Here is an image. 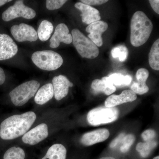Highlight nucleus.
Listing matches in <instances>:
<instances>
[{
  "mask_svg": "<svg viewBox=\"0 0 159 159\" xmlns=\"http://www.w3.org/2000/svg\"><path fill=\"white\" fill-rule=\"evenodd\" d=\"M36 119V114L33 111L13 115L7 118L0 125V138L3 140H10L24 135Z\"/></svg>",
  "mask_w": 159,
  "mask_h": 159,
  "instance_id": "1",
  "label": "nucleus"
},
{
  "mask_svg": "<svg viewBox=\"0 0 159 159\" xmlns=\"http://www.w3.org/2000/svg\"><path fill=\"white\" fill-rule=\"evenodd\" d=\"M153 29L151 20L144 12L137 11L134 13L130 22V42L135 47L145 44L150 37Z\"/></svg>",
  "mask_w": 159,
  "mask_h": 159,
  "instance_id": "2",
  "label": "nucleus"
},
{
  "mask_svg": "<svg viewBox=\"0 0 159 159\" xmlns=\"http://www.w3.org/2000/svg\"><path fill=\"white\" fill-rule=\"evenodd\" d=\"M31 59L39 68L47 71L57 70L63 62L61 56L52 51H36L32 54Z\"/></svg>",
  "mask_w": 159,
  "mask_h": 159,
  "instance_id": "3",
  "label": "nucleus"
},
{
  "mask_svg": "<svg viewBox=\"0 0 159 159\" xmlns=\"http://www.w3.org/2000/svg\"><path fill=\"white\" fill-rule=\"evenodd\" d=\"M40 87V83L32 80L22 84L9 93L11 102L16 106L25 105L32 98Z\"/></svg>",
  "mask_w": 159,
  "mask_h": 159,
  "instance_id": "4",
  "label": "nucleus"
},
{
  "mask_svg": "<svg viewBox=\"0 0 159 159\" xmlns=\"http://www.w3.org/2000/svg\"><path fill=\"white\" fill-rule=\"evenodd\" d=\"M71 35L73 44L81 57L94 59L98 56L99 50L98 47L80 30L73 29Z\"/></svg>",
  "mask_w": 159,
  "mask_h": 159,
  "instance_id": "5",
  "label": "nucleus"
},
{
  "mask_svg": "<svg viewBox=\"0 0 159 159\" xmlns=\"http://www.w3.org/2000/svg\"><path fill=\"white\" fill-rule=\"evenodd\" d=\"M119 110L116 107H99L90 111L87 115V120L90 125L97 126L107 124L118 119Z\"/></svg>",
  "mask_w": 159,
  "mask_h": 159,
  "instance_id": "6",
  "label": "nucleus"
},
{
  "mask_svg": "<svg viewBox=\"0 0 159 159\" xmlns=\"http://www.w3.org/2000/svg\"><path fill=\"white\" fill-rule=\"evenodd\" d=\"M36 12L31 8L24 5L23 1H17L13 6H10L2 15V18L6 22L18 17H23L27 19L34 18Z\"/></svg>",
  "mask_w": 159,
  "mask_h": 159,
  "instance_id": "7",
  "label": "nucleus"
},
{
  "mask_svg": "<svg viewBox=\"0 0 159 159\" xmlns=\"http://www.w3.org/2000/svg\"><path fill=\"white\" fill-rule=\"evenodd\" d=\"M10 31L15 39L19 42L27 41L34 42L38 38L37 32L34 28L24 23L19 25L12 26Z\"/></svg>",
  "mask_w": 159,
  "mask_h": 159,
  "instance_id": "8",
  "label": "nucleus"
},
{
  "mask_svg": "<svg viewBox=\"0 0 159 159\" xmlns=\"http://www.w3.org/2000/svg\"><path fill=\"white\" fill-rule=\"evenodd\" d=\"M48 136V129L46 123H41L27 132L23 135L22 140L24 143L33 145L43 141Z\"/></svg>",
  "mask_w": 159,
  "mask_h": 159,
  "instance_id": "9",
  "label": "nucleus"
},
{
  "mask_svg": "<svg viewBox=\"0 0 159 159\" xmlns=\"http://www.w3.org/2000/svg\"><path fill=\"white\" fill-rule=\"evenodd\" d=\"M17 45L8 34H0V60L10 59L17 54Z\"/></svg>",
  "mask_w": 159,
  "mask_h": 159,
  "instance_id": "10",
  "label": "nucleus"
},
{
  "mask_svg": "<svg viewBox=\"0 0 159 159\" xmlns=\"http://www.w3.org/2000/svg\"><path fill=\"white\" fill-rule=\"evenodd\" d=\"M108 29L107 23L99 20L89 25L86 31L89 33L88 35L89 38L97 47H101L103 44L102 34Z\"/></svg>",
  "mask_w": 159,
  "mask_h": 159,
  "instance_id": "11",
  "label": "nucleus"
},
{
  "mask_svg": "<svg viewBox=\"0 0 159 159\" xmlns=\"http://www.w3.org/2000/svg\"><path fill=\"white\" fill-rule=\"evenodd\" d=\"M72 36L69 33V29L65 24H60L56 27L54 34L50 40V47L56 48L59 47L60 43L70 44L72 42Z\"/></svg>",
  "mask_w": 159,
  "mask_h": 159,
  "instance_id": "12",
  "label": "nucleus"
},
{
  "mask_svg": "<svg viewBox=\"0 0 159 159\" xmlns=\"http://www.w3.org/2000/svg\"><path fill=\"white\" fill-rule=\"evenodd\" d=\"M52 85L55 99L59 101L68 95L69 88L73 87V84L66 76L59 75L53 78Z\"/></svg>",
  "mask_w": 159,
  "mask_h": 159,
  "instance_id": "13",
  "label": "nucleus"
},
{
  "mask_svg": "<svg viewBox=\"0 0 159 159\" xmlns=\"http://www.w3.org/2000/svg\"><path fill=\"white\" fill-rule=\"evenodd\" d=\"M110 136L107 129H99L84 134L80 139V142L85 146H91L97 143L104 142Z\"/></svg>",
  "mask_w": 159,
  "mask_h": 159,
  "instance_id": "14",
  "label": "nucleus"
},
{
  "mask_svg": "<svg viewBox=\"0 0 159 159\" xmlns=\"http://www.w3.org/2000/svg\"><path fill=\"white\" fill-rule=\"evenodd\" d=\"M137 98L136 94L133 91L131 90H125L120 95H112L109 97L105 100L104 105L106 107H114L126 102H133Z\"/></svg>",
  "mask_w": 159,
  "mask_h": 159,
  "instance_id": "15",
  "label": "nucleus"
},
{
  "mask_svg": "<svg viewBox=\"0 0 159 159\" xmlns=\"http://www.w3.org/2000/svg\"><path fill=\"white\" fill-rule=\"evenodd\" d=\"M75 7L81 11L80 16L83 23L89 25L101 19L99 11L92 6L79 2L75 4Z\"/></svg>",
  "mask_w": 159,
  "mask_h": 159,
  "instance_id": "16",
  "label": "nucleus"
},
{
  "mask_svg": "<svg viewBox=\"0 0 159 159\" xmlns=\"http://www.w3.org/2000/svg\"><path fill=\"white\" fill-rule=\"evenodd\" d=\"M91 87L94 93L102 92L106 95L112 94L116 90L109 77H103L101 80H95L92 82Z\"/></svg>",
  "mask_w": 159,
  "mask_h": 159,
  "instance_id": "17",
  "label": "nucleus"
},
{
  "mask_svg": "<svg viewBox=\"0 0 159 159\" xmlns=\"http://www.w3.org/2000/svg\"><path fill=\"white\" fill-rule=\"evenodd\" d=\"M54 96L52 84H47L37 91L34 97V101L39 105H43L52 99Z\"/></svg>",
  "mask_w": 159,
  "mask_h": 159,
  "instance_id": "18",
  "label": "nucleus"
},
{
  "mask_svg": "<svg viewBox=\"0 0 159 159\" xmlns=\"http://www.w3.org/2000/svg\"><path fill=\"white\" fill-rule=\"evenodd\" d=\"M66 149L60 144L53 145L49 148L47 153L42 159H66Z\"/></svg>",
  "mask_w": 159,
  "mask_h": 159,
  "instance_id": "19",
  "label": "nucleus"
},
{
  "mask_svg": "<svg viewBox=\"0 0 159 159\" xmlns=\"http://www.w3.org/2000/svg\"><path fill=\"white\" fill-rule=\"evenodd\" d=\"M54 27L52 23L44 20L40 24L38 29V37L42 41H46L50 38L53 31Z\"/></svg>",
  "mask_w": 159,
  "mask_h": 159,
  "instance_id": "20",
  "label": "nucleus"
},
{
  "mask_svg": "<svg viewBox=\"0 0 159 159\" xmlns=\"http://www.w3.org/2000/svg\"><path fill=\"white\" fill-rule=\"evenodd\" d=\"M148 61L151 67L153 70H159V39L154 43L148 55Z\"/></svg>",
  "mask_w": 159,
  "mask_h": 159,
  "instance_id": "21",
  "label": "nucleus"
},
{
  "mask_svg": "<svg viewBox=\"0 0 159 159\" xmlns=\"http://www.w3.org/2000/svg\"><path fill=\"white\" fill-rule=\"evenodd\" d=\"M157 143L154 141L140 142L136 146V150L143 158L147 157L151 152L157 147Z\"/></svg>",
  "mask_w": 159,
  "mask_h": 159,
  "instance_id": "22",
  "label": "nucleus"
},
{
  "mask_svg": "<svg viewBox=\"0 0 159 159\" xmlns=\"http://www.w3.org/2000/svg\"><path fill=\"white\" fill-rule=\"evenodd\" d=\"M109 77L114 85L117 86L129 85L132 80L131 76L129 75L124 76L119 73L111 74Z\"/></svg>",
  "mask_w": 159,
  "mask_h": 159,
  "instance_id": "23",
  "label": "nucleus"
},
{
  "mask_svg": "<svg viewBox=\"0 0 159 159\" xmlns=\"http://www.w3.org/2000/svg\"><path fill=\"white\" fill-rule=\"evenodd\" d=\"M25 153L20 147H12L6 151L3 159H25Z\"/></svg>",
  "mask_w": 159,
  "mask_h": 159,
  "instance_id": "24",
  "label": "nucleus"
},
{
  "mask_svg": "<svg viewBox=\"0 0 159 159\" xmlns=\"http://www.w3.org/2000/svg\"><path fill=\"white\" fill-rule=\"evenodd\" d=\"M112 57L118 58L119 61L123 62L127 59L128 56V49L124 45H119L115 47L111 51Z\"/></svg>",
  "mask_w": 159,
  "mask_h": 159,
  "instance_id": "25",
  "label": "nucleus"
},
{
  "mask_svg": "<svg viewBox=\"0 0 159 159\" xmlns=\"http://www.w3.org/2000/svg\"><path fill=\"white\" fill-rule=\"evenodd\" d=\"M135 140V137L131 134L126 135L122 140V146L120 148V150L122 152H127L131 145L134 144Z\"/></svg>",
  "mask_w": 159,
  "mask_h": 159,
  "instance_id": "26",
  "label": "nucleus"
},
{
  "mask_svg": "<svg viewBox=\"0 0 159 159\" xmlns=\"http://www.w3.org/2000/svg\"><path fill=\"white\" fill-rule=\"evenodd\" d=\"M149 76V72L147 69L141 68L137 71L136 77L139 83L146 84V82Z\"/></svg>",
  "mask_w": 159,
  "mask_h": 159,
  "instance_id": "27",
  "label": "nucleus"
},
{
  "mask_svg": "<svg viewBox=\"0 0 159 159\" xmlns=\"http://www.w3.org/2000/svg\"><path fill=\"white\" fill-rule=\"evenodd\" d=\"M67 1L65 0H48L46 2V7L49 10H54L61 8Z\"/></svg>",
  "mask_w": 159,
  "mask_h": 159,
  "instance_id": "28",
  "label": "nucleus"
},
{
  "mask_svg": "<svg viewBox=\"0 0 159 159\" xmlns=\"http://www.w3.org/2000/svg\"><path fill=\"white\" fill-rule=\"evenodd\" d=\"M131 89L135 93L139 95L146 93L149 91V88L146 84H140L138 82H134L131 86Z\"/></svg>",
  "mask_w": 159,
  "mask_h": 159,
  "instance_id": "29",
  "label": "nucleus"
},
{
  "mask_svg": "<svg viewBox=\"0 0 159 159\" xmlns=\"http://www.w3.org/2000/svg\"><path fill=\"white\" fill-rule=\"evenodd\" d=\"M156 134L155 131L152 129H147L143 132L142 134V137L144 141L146 142L152 141L155 138Z\"/></svg>",
  "mask_w": 159,
  "mask_h": 159,
  "instance_id": "30",
  "label": "nucleus"
},
{
  "mask_svg": "<svg viewBox=\"0 0 159 159\" xmlns=\"http://www.w3.org/2000/svg\"><path fill=\"white\" fill-rule=\"evenodd\" d=\"M80 2L88 5V6H94V5H101L108 2L107 0H81Z\"/></svg>",
  "mask_w": 159,
  "mask_h": 159,
  "instance_id": "31",
  "label": "nucleus"
},
{
  "mask_svg": "<svg viewBox=\"0 0 159 159\" xmlns=\"http://www.w3.org/2000/svg\"><path fill=\"white\" fill-rule=\"evenodd\" d=\"M125 135V133L120 134L117 138L114 139L113 141L111 142V144H110V147L111 148H114L116 147L119 143L122 142V139Z\"/></svg>",
  "mask_w": 159,
  "mask_h": 159,
  "instance_id": "32",
  "label": "nucleus"
},
{
  "mask_svg": "<svg viewBox=\"0 0 159 159\" xmlns=\"http://www.w3.org/2000/svg\"><path fill=\"white\" fill-rule=\"evenodd\" d=\"M151 6L154 11L158 14H159V1L158 0H150L149 1Z\"/></svg>",
  "mask_w": 159,
  "mask_h": 159,
  "instance_id": "33",
  "label": "nucleus"
},
{
  "mask_svg": "<svg viewBox=\"0 0 159 159\" xmlns=\"http://www.w3.org/2000/svg\"><path fill=\"white\" fill-rule=\"evenodd\" d=\"M6 77L4 70L0 67V85H2L6 80Z\"/></svg>",
  "mask_w": 159,
  "mask_h": 159,
  "instance_id": "34",
  "label": "nucleus"
},
{
  "mask_svg": "<svg viewBox=\"0 0 159 159\" xmlns=\"http://www.w3.org/2000/svg\"><path fill=\"white\" fill-rule=\"evenodd\" d=\"M11 0H10V1H8V0H0V7L3 6V5L6 4V3L11 2Z\"/></svg>",
  "mask_w": 159,
  "mask_h": 159,
  "instance_id": "35",
  "label": "nucleus"
},
{
  "mask_svg": "<svg viewBox=\"0 0 159 159\" xmlns=\"http://www.w3.org/2000/svg\"><path fill=\"white\" fill-rule=\"evenodd\" d=\"M99 159H116L115 158L113 157H103Z\"/></svg>",
  "mask_w": 159,
  "mask_h": 159,
  "instance_id": "36",
  "label": "nucleus"
},
{
  "mask_svg": "<svg viewBox=\"0 0 159 159\" xmlns=\"http://www.w3.org/2000/svg\"><path fill=\"white\" fill-rule=\"evenodd\" d=\"M153 159H159V157L157 156L156 157H155Z\"/></svg>",
  "mask_w": 159,
  "mask_h": 159,
  "instance_id": "37",
  "label": "nucleus"
}]
</instances>
